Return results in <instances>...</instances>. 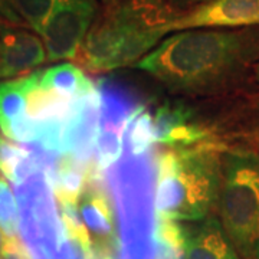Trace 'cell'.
<instances>
[{"label": "cell", "instance_id": "obj_1", "mask_svg": "<svg viewBox=\"0 0 259 259\" xmlns=\"http://www.w3.org/2000/svg\"><path fill=\"white\" fill-rule=\"evenodd\" d=\"M259 62V26L189 29L160 42L133 65L173 93L228 90Z\"/></svg>", "mask_w": 259, "mask_h": 259}, {"label": "cell", "instance_id": "obj_2", "mask_svg": "<svg viewBox=\"0 0 259 259\" xmlns=\"http://www.w3.org/2000/svg\"><path fill=\"white\" fill-rule=\"evenodd\" d=\"M170 0H115L90 28L75 59L91 72H110L134 65L179 16Z\"/></svg>", "mask_w": 259, "mask_h": 259}, {"label": "cell", "instance_id": "obj_3", "mask_svg": "<svg viewBox=\"0 0 259 259\" xmlns=\"http://www.w3.org/2000/svg\"><path fill=\"white\" fill-rule=\"evenodd\" d=\"M225 150L213 141L161 151L156 182L157 218L196 222L218 209Z\"/></svg>", "mask_w": 259, "mask_h": 259}, {"label": "cell", "instance_id": "obj_4", "mask_svg": "<svg viewBox=\"0 0 259 259\" xmlns=\"http://www.w3.org/2000/svg\"><path fill=\"white\" fill-rule=\"evenodd\" d=\"M218 213L228 236L245 259H252L259 223V153L225 150Z\"/></svg>", "mask_w": 259, "mask_h": 259}, {"label": "cell", "instance_id": "obj_5", "mask_svg": "<svg viewBox=\"0 0 259 259\" xmlns=\"http://www.w3.org/2000/svg\"><path fill=\"white\" fill-rule=\"evenodd\" d=\"M97 15L95 0H54L39 36L48 61H74Z\"/></svg>", "mask_w": 259, "mask_h": 259}, {"label": "cell", "instance_id": "obj_6", "mask_svg": "<svg viewBox=\"0 0 259 259\" xmlns=\"http://www.w3.org/2000/svg\"><path fill=\"white\" fill-rule=\"evenodd\" d=\"M252 26H259V0H209L183 10L168 23L167 32Z\"/></svg>", "mask_w": 259, "mask_h": 259}, {"label": "cell", "instance_id": "obj_7", "mask_svg": "<svg viewBox=\"0 0 259 259\" xmlns=\"http://www.w3.org/2000/svg\"><path fill=\"white\" fill-rule=\"evenodd\" d=\"M148 111L153 144L175 148L213 143L210 131L194 118L193 111L183 102L164 101Z\"/></svg>", "mask_w": 259, "mask_h": 259}, {"label": "cell", "instance_id": "obj_8", "mask_svg": "<svg viewBox=\"0 0 259 259\" xmlns=\"http://www.w3.org/2000/svg\"><path fill=\"white\" fill-rule=\"evenodd\" d=\"M47 61V49L37 33L0 25V78L28 74Z\"/></svg>", "mask_w": 259, "mask_h": 259}, {"label": "cell", "instance_id": "obj_9", "mask_svg": "<svg viewBox=\"0 0 259 259\" xmlns=\"http://www.w3.org/2000/svg\"><path fill=\"white\" fill-rule=\"evenodd\" d=\"M29 75L0 82V131L6 139L33 144V133L26 120Z\"/></svg>", "mask_w": 259, "mask_h": 259}, {"label": "cell", "instance_id": "obj_10", "mask_svg": "<svg viewBox=\"0 0 259 259\" xmlns=\"http://www.w3.org/2000/svg\"><path fill=\"white\" fill-rule=\"evenodd\" d=\"M78 210L93 241V248L111 249L115 242V222L107 194L88 182L78 199Z\"/></svg>", "mask_w": 259, "mask_h": 259}, {"label": "cell", "instance_id": "obj_11", "mask_svg": "<svg viewBox=\"0 0 259 259\" xmlns=\"http://www.w3.org/2000/svg\"><path fill=\"white\" fill-rule=\"evenodd\" d=\"M185 259H241V255L216 216L187 226Z\"/></svg>", "mask_w": 259, "mask_h": 259}, {"label": "cell", "instance_id": "obj_12", "mask_svg": "<svg viewBox=\"0 0 259 259\" xmlns=\"http://www.w3.org/2000/svg\"><path fill=\"white\" fill-rule=\"evenodd\" d=\"M42 150L39 147V151H33L0 136V173L13 185L22 186L47 168V158Z\"/></svg>", "mask_w": 259, "mask_h": 259}, {"label": "cell", "instance_id": "obj_13", "mask_svg": "<svg viewBox=\"0 0 259 259\" xmlns=\"http://www.w3.org/2000/svg\"><path fill=\"white\" fill-rule=\"evenodd\" d=\"M154 241L156 259H185L187 226L179 221L157 218Z\"/></svg>", "mask_w": 259, "mask_h": 259}, {"label": "cell", "instance_id": "obj_14", "mask_svg": "<svg viewBox=\"0 0 259 259\" xmlns=\"http://www.w3.org/2000/svg\"><path fill=\"white\" fill-rule=\"evenodd\" d=\"M9 5L19 23H25L39 35L54 6V0H9Z\"/></svg>", "mask_w": 259, "mask_h": 259}, {"label": "cell", "instance_id": "obj_15", "mask_svg": "<svg viewBox=\"0 0 259 259\" xmlns=\"http://www.w3.org/2000/svg\"><path fill=\"white\" fill-rule=\"evenodd\" d=\"M19 228L20 214L16 197L5 180V176L0 175V231L5 236L15 238L19 236Z\"/></svg>", "mask_w": 259, "mask_h": 259}, {"label": "cell", "instance_id": "obj_16", "mask_svg": "<svg viewBox=\"0 0 259 259\" xmlns=\"http://www.w3.org/2000/svg\"><path fill=\"white\" fill-rule=\"evenodd\" d=\"M121 131L115 127H102L97 136V157L98 168H107L114 164L122 153L124 141L121 140Z\"/></svg>", "mask_w": 259, "mask_h": 259}, {"label": "cell", "instance_id": "obj_17", "mask_svg": "<svg viewBox=\"0 0 259 259\" xmlns=\"http://www.w3.org/2000/svg\"><path fill=\"white\" fill-rule=\"evenodd\" d=\"M0 258L2 259H30L28 250L19 241V236L9 238L5 236L3 248L0 250Z\"/></svg>", "mask_w": 259, "mask_h": 259}, {"label": "cell", "instance_id": "obj_18", "mask_svg": "<svg viewBox=\"0 0 259 259\" xmlns=\"http://www.w3.org/2000/svg\"><path fill=\"white\" fill-rule=\"evenodd\" d=\"M0 19H3L10 25H20L15 12L10 8L9 0H0Z\"/></svg>", "mask_w": 259, "mask_h": 259}, {"label": "cell", "instance_id": "obj_19", "mask_svg": "<svg viewBox=\"0 0 259 259\" xmlns=\"http://www.w3.org/2000/svg\"><path fill=\"white\" fill-rule=\"evenodd\" d=\"M175 6H176L179 10H187L193 6H197L200 3H204V2H209V0H170Z\"/></svg>", "mask_w": 259, "mask_h": 259}, {"label": "cell", "instance_id": "obj_20", "mask_svg": "<svg viewBox=\"0 0 259 259\" xmlns=\"http://www.w3.org/2000/svg\"><path fill=\"white\" fill-rule=\"evenodd\" d=\"M252 259H259V241L255 242V245H253V253H252Z\"/></svg>", "mask_w": 259, "mask_h": 259}, {"label": "cell", "instance_id": "obj_21", "mask_svg": "<svg viewBox=\"0 0 259 259\" xmlns=\"http://www.w3.org/2000/svg\"><path fill=\"white\" fill-rule=\"evenodd\" d=\"M3 242H5V235H3V232L0 231V250L3 248Z\"/></svg>", "mask_w": 259, "mask_h": 259}, {"label": "cell", "instance_id": "obj_22", "mask_svg": "<svg viewBox=\"0 0 259 259\" xmlns=\"http://www.w3.org/2000/svg\"><path fill=\"white\" fill-rule=\"evenodd\" d=\"M253 69H255V75H256V81L259 82V62L255 65V68H253Z\"/></svg>", "mask_w": 259, "mask_h": 259}, {"label": "cell", "instance_id": "obj_23", "mask_svg": "<svg viewBox=\"0 0 259 259\" xmlns=\"http://www.w3.org/2000/svg\"><path fill=\"white\" fill-rule=\"evenodd\" d=\"M256 241H259V223H258V229H256Z\"/></svg>", "mask_w": 259, "mask_h": 259}, {"label": "cell", "instance_id": "obj_24", "mask_svg": "<svg viewBox=\"0 0 259 259\" xmlns=\"http://www.w3.org/2000/svg\"><path fill=\"white\" fill-rule=\"evenodd\" d=\"M102 2H104V3L107 5V3H111V2H115V0H102Z\"/></svg>", "mask_w": 259, "mask_h": 259}, {"label": "cell", "instance_id": "obj_25", "mask_svg": "<svg viewBox=\"0 0 259 259\" xmlns=\"http://www.w3.org/2000/svg\"><path fill=\"white\" fill-rule=\"evenodd\" d=\"M256 144H258V150H259V133H258V137H256Z\"/></svg>", "mask_w": 259, "mask_h": 259}]
</instances>
